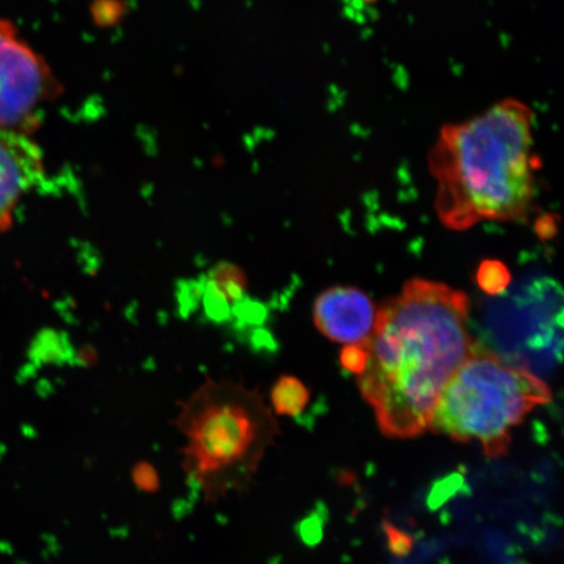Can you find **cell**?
Segmentation results:
<instances>
[{"mask_svg":"<svg viewBox=\"0 0 564 564\" xmlns=\"http://www.w3.org/2000/svg\"><path fill=\"white\" fill-rule=\"evenodd\" d=\"M133 488L139 492L153 496L161 490L160 471L150 460H138L130 471Z\"/></svg>","mask_w":564,"mask_h":564,"instance_id":"cell-11","label":"cell"},{"mask_svg":"<svg viewBox=\"0 0 564 564\" xmlns=\"http://www.w3.org/2000/svg\"><path fill=\"white\" fill-rule=\"evenodd\" d=\"M341 364L345 369L357 377L365 365V351L362 345H348L341 351Z\"/></svg>","mask_w":564,"mask_h":564,"instance_id":"cell-12","label":"cell"},{"mask_svg":"<svg viewBox=\"0 0 564 564\" xmlns=\"http://www.w3.org/2000/svg\"><path fill=\"white\" fill-rule=\"evenodd\" d=\"M181 467L207 505L249 491L276 426L256 391L208 379L180 405Z\"/></svg>","mask_w":564,"mask_h":564,"instance_id":"cell-3","label":"cell"},{"mask_svg":"<svg viewBox=\"0 0 564 564\" xmlns=\"http://www.w3.org/2000/svg\"><path fill=\"white\" fill-rule=\"evenodd\" d=\"M310 400L305 384L294 377H281L272 387L273 411L285 417H295L303 412Z\"/></svg>","mask_w":564,"mask_h":564,"instance_id":"cell-9","label":"cell"},{"mask_svg":"<svg viewBox=\"0 0 564 564\" xmlns=\"http://www.w3.org/2000/svg\"><path fill=\"white\" fill-rule=\"evenodd\" d=\"M511 564H523V563H511Z\"/></svg>","mask_w":564,"mask_h":564,"instance_id":"cell-13","label":"cell"},{"mask_svg":"<svg viewBox=\"0 0 564 564\" xmlns=\"http://www.w3.org/2000/svg\"><path fill=\"white\" fill-rule=\"evenodd\" d=\"M552 399L544 380L475 344L444 387L429 429L456 442H478L496 460L509 451L512 430Z\"/></svg>","mask_w":564,"mask_h":564,"instance_id":"cell-4","label":"cell"},{"mask_svg":"<svg viewBox=\"0 0 564 564\" xmlns=\"http://www.w3.org/2000/svg\"><path fill=\"white\" fill-rule=\"evenodd\" d=\"M477 280L484 292L498 294L509 286L511 274L502 263L488 260L479 267Z\"/></svg>","mask_w":564,"mask_h":564,"instance_id":"cell-10","label":"cell"},{"mask_svg":"<svg viewBox=\"0 0 564 564\" xmlns=\"http://www.w3.org/2000/svg\"><path fill=\"white\" fill-rule=\"evenodd\" d=\"M42 178L40 148L23 133L0 130V232L11 228L18 204Z\"/></svg>","mask_w":564,"mask_h":564,"instance_id":"cell-7","label":"cell"},{"mask_svg":"<svg viewBox=\"0 0 564 564\" xmlns=\"http://www.w3.org/2000/svg\"><path fill=\"white\" fill-rule=\"evenodd\" d=\"M378 310L356 288L336 286L322 293L314 305V323L329 340L343 345L368 341L376 326Z\"/></svg>","mask_w":564,"mask_h":564,"instance_id":"cell-6","label":"cell"},{"mask_svg":"<svg viewBox=\"0 0 564 564\" xmlns=\"http://www.w3.org/2000/svg\"><path fill=\"white\" fill-rule=\"evenodd\" d=\"M61 90L44 58L19 39L11 21L0 19V130L31 137L41 106Z\"/></svg>","mask_w":564,"mask_h":564,"instance_id":"cell-5","label":"cell"},{"mask_svg":"<svg viewBox=\"0 0 564 564\" xmlns=\"http://www.w3.org/2000/svg\"><path fill=\"white\" fill-rule=\"evenodd\" d=\"M206 281L229 303L231 310L241 306L249 288V280L241 267L230 262H220L212 267Z\"/></svg>","mask_w":564,"mask_h":564,"instance_id":"cell-8","label":"cell"},{"mask_svg":"<svg viewBox=\"0 0 564 564\" xmlns=\"http://www.w3.org/2000/svg\"><path fill=\"white\" fill-rule=\"evenodd\" d=\"M469 314L467 294L422 279L378 310L357 384L388 438L430 427L444 387L474 348Z\"/></svg>","mask_w":564,"mask_h":564,"instance_id":"cell-1","label":"cell"},{"mask_svg":"<svg viewBox=\"0 0 564 564\" xmlns=\"http://www.w3.org/2000/svg\"><path fill=\"white\" fill-rule=\"evenodd\" d=\"M533 112L503 100L441 131L429 156L435 209L451 230L523 220L534 199Z\"/></svg>","mask_w":564,"mask_h":564,"instance_id":"cell-2","label":"cell"}]
</instances>
